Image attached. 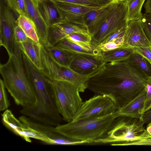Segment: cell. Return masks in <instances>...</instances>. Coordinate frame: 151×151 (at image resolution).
Segmentation results:
<instances>
[{
	"label": "cell",
	"mask_w": 151,
	"mask_h": 151,
	"mask_svg": "<svg viewBox=\"0 0 151 151\" xmlns=\"http://www.w3.org/2000/svg\"><path fill=\"white\" fill-rule=\"evenodd\" d=\"M147 78L127 60L109 62L90 78L88 89L109 98L118 109L145 88Z\"/></svg>",
	"instance_id": "obj_1"
},
{
	"label": "cell",
	"mask_w": 151,
	"mask_h": 151,
	"mask_svg": "<svg viewBox=\"0 0 151 151\" xmlns=\"http://www.w3.org/2000/svg\"><path fill=\"white\" fill-rule=\"evenodd\" d=\"M30 79L35 89L36 100L31 105L23 107L21 113L44 124L55 127L61 124L63 120L57 107L51 81L40 72L33 74Z\"/></svg>",
	"instance_id": "obj_2"
},
{
	"label": "cell",
	"mask_w": 151,
	"mask_h": 151,
	"mask_svg": "<svg viewBox=\"0 0 151 151\" xmlns=\"http://www.w3.org/2000/svg\"><path fill=\"white\" fill-rule=\"evenodd\" d=\"M0 73L6 88L17 105L24 107L35 102V89L26 72L22 52L10 55L6 63L1 64Z\"/></svg>",
	"instance_id": "obj_3"
},
{
	"label": "cell",
	"mask_w": 151,
	"mask_h": 151,
	"mask_svg": "<svg viewBox=\"0 0 151 151\" xmlns=\"http://www.w3.org/2000/svg\"><path fill=\"white\" fill-rule=\"evenodd\" d=\"M119 116L116 110L101 116L72 121L56 127L59 132L67 137L74 139L87 141L91 144L104 137L115 120Z\"/></svg>",
	"instance_id": "obj_4"
},
{
	"label": "cell",
	"mask_w": 151,
	"mask_h": 151,
	"mask_svg": "<svg viewBox=\"0 0 151 151\" xmlns=\"http://www.w3.org/2000/svg\"><path fill=\"white\" fill-rule=\"evenodd\" d=\"M139 118L120 116L115 121L103 137L93 144L125 145L127 143L151 138V133L145 129Z\"/></svg>",
	"instance_id": "obj_5"
},
{
	"label": "cell",
	"mask_w": 151,
	"mask_h": 151,
	"mask_svg": "<svg viewBox=\"0 0 151 151\" xmlns=\"http://www.w3.org/2000/svg\"><path fill=\"white\" fill-rule=\"evenodd\" d=\"M51 83L57 107L63 121L67 123L72 121L83 102L80 92L67 81H51Z\"/></svg>",
	"instance_id": "obj_6"
},
{
	"label": "cell",
	"mask_w": 151,
	"mask_h": 151,
	"mask_svg": "<svg viewBox=\"0 0 151 151\" xmlns=\"http://www.w3.org/2000/svg\"><path fill=\"white\" fill-rule=\"evenodd\" d=\"M126 1L119 2L112 10L99 31L92 37L91 44L94 47L122 28L127 26Z\"/></svg>",
	"instance_id": "obj_7"
},
{
	"label": "cell",
	"mask_w": 151,
	"mask_h": 151,
	"mask_svg": "<svg viewBox=\"0 0 151 151\" xmlns=\"http://www.w3.org/2000/svg\"><path fill=\"white\" fill-rule=\"evenodd\" d=\"M14 12L1 1L0 9V44L7 51L9 56L16 54L19 49L15 42L14 32L18 25Z\"/></svg>",
	"instance_id": "obj_8"
},
{
	"label": "cell",
	"mask_w": 151,
	"mask_h": 151,
	"mask_svg": "<svg viewBox=\"0 0 151 151\" xmlns=\"http://www.w3.org/2000/svg\"><path fill=\"white\" fill-rule=\"evenodd\" d=\"M116 105L109 97L95 94L83 102L72 121L98 117L114 112Z\"/></svg>",
	"instance_id": "obj_9"
},
{
	"label": "cell",
	"mask_w": 151,
	"mask_h": 151,
	"mask_svg": "<svg viewBox=\"0 0 151 151\" xmlns=\"http://www.w3.org/2000/svg\"><path fill=\"white\" fill-rule=\"evenodd\" d=\"M19 120L25 125L37 131L49 139L52 144L78 145L89 144V142L74 139L59 132L56 127L42 123L23 115Z\"/></svg>",
	"instance_id": "obj_10"
},
{
	"label": "cell",
	"mask_w": 151,
	"mask_h": 151,
	"mask_svg": "<svg viewBox=\"0 0 151 151\" xmlns=\"http://www.w3.org/2000/svg\"><path fill=\"white\" fill-rule=\"evenodd\" d=\"M71 53H73V59L69 68L80 74L93 76L98 73L106 63L102 60L101 54Z\"/></svg>",
	"instance_id": "obj_11"
},
{
	"label": "cell",
	"mask_w": 151,
	"mask_h": 151,
	"mask_svg": "<svg viewBox=\"0 0 151 151\" xmlns=\"http://www.w3.org/2000/svg\"><path fill=\"white\" fill-rule=\"evenodd\" d=\"M55 3L62 22H67L86 28V18L87 14L103 6H90L63 2Z\"/></svg>",
	"instance_id": "obj_12"
},
{
	"label": "cell",
	"mask_w": 151,
	"mask_h": 151,
	"mask_svg": "<svg viewBox=\"0 0 151 151\" xmlns=\"http://www.w3.org/2000/svg\"><path fill=\"white\" fill-rule=\"evenodd\" d=\"M1 115L4 124L26 141L31 142L30 138H32L51 144L49 139L37 131L25 125L15 117L10 110H5Z\"/></svg>",
	"instance_id": "obj_13"
},
{
	"label": "cell",
	"mask_w": 151,
	"mask_h": 151,
	"mask_svg": "<svg viewBox=\"0 0 151 151\" xmlns=\"http://www.w3.org/2000/svg\"><path fill=\"white\" fill-rule=\"evenodd\" d=\"M123 37L124 47H148L151 44L144 32L141 20L128 21Z\"/></svg>",
	"instance_id": "obj_14"
},
{
	"label": "cell",
	"mask_w": 151,
	"mask_h": 151,
	"mask_svg": "<svg viewBox=\"0 0 151 151\" xmlns=\"http://www.w3.org/2000/svg\"><path fill=\"white\" fill-rule=\"evenodd\" d=\"M118 2H111L93 10L86 15V23L90 35L93 37L99 30L112 10Z\"/></svg>",
	"instance_id": "obj_15"
},
{
	"label": "cell",
	"mask_w": 151,
	"mask_h": 151,
	"mask_svg": "<svg viewBox=\"0 0 151 151\" xmlns=\"http://www.w3.org/2000/svg\"><path fill=\"white\" fill-rule=\"evenodd\" d=\"M75 33L89 34L86 27L67 22L54 24L48 27V43L50 45L55 46L68 35Z\"/></svg>",
	"instance_id": "obj_16"
},
{
	"label": "cell",
	"mask_w": 151,
	"mask_h": 151,
	"mask_svg": "<svg viewBox=\"0 0 151 151\" xmlns=\"http://www.w3.org/2000/svg\"><path fill=\"white\" fill-rule=\"evenodd\" d=\"M29 19L34 24L40 43L44 46L49 45L48 28L43 20L37 8L32 0H25Z\"/></svg>",
	"instance_id": "obj_17"
},
{
	"label": "cell",
	"mask_w": 151,
	"mask_h": 151,
	"mask_svg": "<svg viewBox=\"0 0 151 151\" xmlns=\"http://www.w3.org/2000/svg\"><path fill=\"white\" fill-rule=\"evenodd\" d=\"M146 96L145 88L136 97L117 110L119 116L140 119Z\"/></svg>",
	"instance_id": "obj_18"
},
{
	"label": "cell",
	"mask_w": 151,
	"mask_h": 151,
	"mask_svg": "<svg viewBox=\"0 0 151 151\" xmlns=\"http://www.w3.org/2000/svg\"><path fill=\"white\" fill-rule=\"evenodd\" d=\"M37 6L48 28L62 22L55 3L52 0H42Z\"/></svg>",
	"instance_id": "obj_19"
},
{
	"label": "cell",
	"mask_w": 151,
	"mask_h": 151,
	"mask_svg": "<svg viewBox=\"0 0 151 151\" xmlns=\"http://www.w3.org/2000/svg\"><path fill=\"white\" fill-rule=\"evenodd\" d=\"M28 38L25 42L19 43L21 50L38 69H41L39 44Z\"/></svg>",
	"instance_id": "obj_20"
},
{
	"label": "cell",
	"mask_w": 151,
	"mask_h": 151,
	"mask_svg": "<svg viewBox=\"0 0 151 151\" xmlns=\"http://www.w3.org/2000/svg\"><path fill=\"white\" fill-rule=\"evenodd\" d=\"M55 46L71 52L90 53L97 54L101 53L91 43H75L66 38L59 41Z\"/></svg>",
	"instance_id": "obj_21"
},
{
	"label": "cell",
	"mask_w": 151,
	"mask_h": 151,
	"mask_svg": "<svg viewBox=\"0 0 151 151\" xmlns=\"http://www.w3.org/2000/svg\"><path fill=\"white\" fill-rule=\"evenodd\" d=\"M43 46L50 56L55 61L63 66L69 67L73 59L72 53L55 46L49 45Z\"/></svg>",
	"instance_id": "obj_22"
},
{
	"label": "cell",
	"mask_w": 151,
	"mask_h": 151,
	"mask_svg": "<svg viewBox=\"0 0 151 151\" xmlns=\"http://www.w3.org/2000/svg\"><path fill=\"white\" fill-rule=\"evenodd\" d=\"M134 52L130 47H123L102 52L101 55L103 61L106 63L127 60Z\"/></svg>",
	"instance_id": "obj_23"
},
{
	"label": "cell",
	"mask_w": 151,
	"mask_h": 151,
	"mask_svg": "<svg viewBox=\"0 0 151 151\" xmlns=\"http://www.w3.org/2000/svg\"><path fill=\"white\" fill-rule=\"evenodd\" d=\"M146 0H126L128 21L141 20L142 9Z\"/></svg>",
	"instance_id": "obj_24"
},
{
	"label": "cell",
	"mask_w": 151,
	"mask_h": 151,
	"mask_svg": "<svg viewBox=\"0 0 151 151\" xmlns=\"http://www.w3.org/2000/svg\"><path fill=\"white\" fill-rule=\"evenodd\" d=\"M17 19L18 25L28 37L37 43H40L35 27L32 22L29 18L22 15H20Z\"/></svg>",
	"instance_id": "obj_25"
},
{
	"label": "cell",
	"mask_w": 151,
	"mask_h": 151,
	"mask_svg": "<svg viewBox=\"0 0 151 151\" xmlns=\"http://www.w3.org/2000/svg\"><path fill=\"white\" fill-rule=\"evenodd\" d=\"M127 60L146 77L151 76V70L149 66L148 61L140 55L134 52Z\"/></svg>",
	"instance_id": "obj_26"
},
{
	"label": "cell",
	"mask_w": 151,
	"mask_h": 151,
	"mask_svg": "<svg viewBox=\"0 0 151 151\" xmlns=\"http://www.w3.org/2000/svg\"><path fill=\"white\" fill-rule=\"evenodd\" d=\"M6 1L9 7L18 17L20 15H22L29 19L25 0H6Z\"/></svg>",
	"instance_id": "obj_27"
},
{
	"label": "cell",
	"mask_w": 151,
	"mask_h": 151,
	"mask_svg": "<svg viewBox=\"0 0 151 151\" xmlns=\"http://www.w3.org/2000/svg\"><path fill=\"white\" fill-rule=\"evenodd\" d=\"M123 36L118 37L105 43L100 44L95 47L102 53L123 47Z\"/></svg>",
	"instance_id": "obj_28"
},
{
	"label": "cell",
	"mask_w": 151,
	"mask_h": 151,
	"mask_svg": "<svg viewBox=\"0 0 151 151\" xmlns=\"http://www.w3.org/2000/svg\"><path fill=\"white\" fill-rule=\"evenodd\" d=\"M65 38L77 43H91L92 37L88 33H75L68 35Z\"/></svg>",
	"instance_id": "obj_29"
},
{
	"label": "cell",
	"mask_w": 151,
	"mask_h": 151,
	"mask_svg": "<svg viewBox=\"0 0 151 151\" xmlns=\"http://www.w3.org/2000/svg\"><path fill=\"white\" fill-rule=\"evenodd\" d=\"M145 88L146 98L143 107L140 111L141 115L151 109V76L147 78Z\"/></svg>",
	"instance_id": "obj_30"
},
{
	"label": "cell",
	"mask_w": 151,
	"mask_h": 151,
	"mask_svg": "<svg viewBox=\"0 0 151 151\" xmlns=\"http://www.w3.org/2000/svg\"><path fill=\"white\" fill-rule=\"evenodd\" d=\"M6 88L3 80L0 79V111L5 110L9 106V103L7 98Z\"/></svg>",
	"instance_id": "obj_31"
},
{
	"label": "cell",
	"mask_w": 151,
	"mask_h": 151,
	"mask_svg": "<svg viewBox=\"0 0 151 151\" xmlns=\"http://www.w3.org/2000/svg\"><path fill=\"white\" fill-rule=\"evenodd\" d=\"M55 2H63L78 5L98 6L104 5L100 4L96 0H52Z\"/></svg>",
	"instance_id": "obj_32"
},
{
	"label": "cell",
	"mask_w": 151,
	"mask_h": 151,
	"mask_svg": "<svg viewBox=\"0 0 151 151\" xmlns=\"http://www.w3.org/2000/svg\"><path fill=\"white\" fill-rule=\"evenodd\" d=\"M144 32L151 42V14L145 13L141 20Z\"/></svg>",
	"instance_id": "obj_33"
},
{
	"label": "cell",
	"mask_w": 151,
	"mask_h": 151,
	"mask_svg": "<svg viewBox=\"0 0 151 151\" xmlns=\"http://www.w3.org/2000/svg\"><path fill=\"white\" fill-rule=\"evenodd\" d=\"M134 52L138 53L145 58L151 65V49L150 47H129Z\"/></svg>",
	"instance_id": "obj_34"
},
{
	"label": "cell",
	"mask_w": 151,
	"mask_h": 151,
	"mask_svg": "<svg viewBox=\"0 0 151 151\" xmlns=\"http://www.w3.org/2000/svg\"><path fill=\"white\" fill-rule=\"evenodd\" d=\"M14 35L15 42L17 43L26 41L29 38L23 30L18 25L15 27Z\"/></svg>",
	"instance_id": "obj_35"
},
{
	"label": "cell",
	"mask_w": 151,
	"mask_h": 151,
	"mask_svg": "<svg viewBox=\"0 0 151 151\" xmlns=\"http://www.w3.org/2000/svg\"><path fill=\"white\" fill-rule=\"evenodd\" d=\"M127 27H123L113 33L105 39L100 44L105 43L112 40L123 36Z\"/></svg>",
	"instance_id": "obj_36"
},
{
	"label": "cell",
	"mask_w": 151,
	"mask_h": 151,
	"mask_svg": "<svg viewBox=\"0 0 151 151\" xmlns=\"http://www.w3.org/2000/svg\"><path fill=\"white\" fill-rule=\"evenodd\" d=\"M140 119L143 124H147L151 122V109L146 111L142 114L141 117Z\"/></svg>",
	"instance_id": "obj_37"
},
{
	"label": "cell",
	"mask_w": 151,
	"mask_h": 151,
	"mask_svg": "<svg viewBox=\"0 0 151 151\" xmlns=\"http://www.w3.org/2000/svg\"><path fill=\"white\" fill-rule=\"evenodd\" d=\"M145 13L151 14V0H146L144 4Z\"/></svg>",
	"instance_id": "obj_38"
},
{
	"label": "cell",
	"mask_w": 151,
	"mask_h": 151,
	"mask_svg": "<svg viewBox=\"0 0 151 151\" xmlns=\"http://www.w3.org/2000/svg\"><path fill=\"white\" fill-rule=\"evenodd\" d=\"M101 5H104L111 2V0H96Z\"/></svg>",
	"instance_id": "obj_39"
},
{
	"label": "cell",
	"mask_w": 151,
	"mask_h": 151,
	"mask_svg": "<svg viewBox=\"0 0 151 151\" xmlns=\"http://www.w3.org/2000/svg\"><path fill=\"white\" fill-rule=\"evenodd\" d=\"M42 0H32L35 4L37 6L38 3Z\"/></svg>",
	"instance_id": "obj_40"
},
{
	"label": "cell",
	"mask_w": 151,
	"mask_h": 151,
	"mask_svg": "<svg viewBox=\"0 0 151 151\" xmlns=\"http://www.w3.org/2000/svg\"><path fill=\"white\" fill-rule=\"evenodd\" d=\"M111 1L112 2H119L122 1H126V0H111Z\"/></svg>",
	"instance_id": "obj_41"
},
{
	"label": "cell",
	"mask_w": 151,
	"mask_h": 151,
	"mask_svg": "<svg viewBox=\"0 0 151 151\" xmlns=\"http://www.w3.org/2000/svg\"><path fill=\"white\" fill-rule=\"evenodd\" d=\"M150 125H151V122L149 123V124H148L147 126H149Z\"/></svg>",
	"instance_id": "obj_42"
},
{
	"label": "cell",
	"mask_w": 151,
	"mask_h": 151,
	"mask_svg": "<svg viewBox=\"0 0 151 151\" xmlns=\"http://www.w3.org/2000/svg\"><path fill=\"white\" fill-rule=\"evenodd\" d=\"M150 48H151V44H150Z\"/></svg>",
	"instance_id": "obj_43"
}]
</instances>
